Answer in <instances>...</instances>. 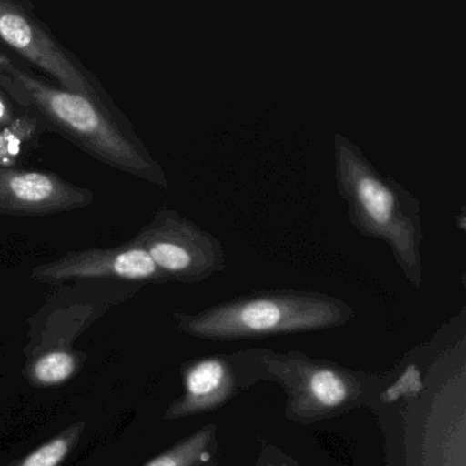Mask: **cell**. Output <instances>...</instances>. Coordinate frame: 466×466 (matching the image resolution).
<instances>
[{
    "label": "cell",
    "instance_id": "6da1fadb",
    "mask_svg": "<svg viewBox=\"0 0 466 466\" xmlns=\"http://www.w3.org/2000/svg\"><path fill=\"white\" fill-rule=\"evenodd\" d=\"M0 86L97 162L160 189L170 187L162 166L116 105L65 91L5 54H0Z\"/></svg>",
    "mask_w": 466,
    "mask_h": 466
},
{
    "label": "cell",
    "instance_id": "7a4b0ae2",
    "mask_svg": "<svg viewBox=\"0 0 466 466\" xmlns=\"http://www.w3.org/2000/svg\"><path fill=\"white\" fill-rule=\"evenodd\" d=\"M335 184L348 206L349 222L365 238L383 241L414 289L424 285L421 203L402 184L383 176L361 147L334 135Z\"/></svg>",
    "mask_w": 466,
    "mask_h": 466
},
{
    "label": "cell",
    "instance_id": "3957f363",
    "mask_svg": "<svg viewBox=\"0 0 466 466\" xmlns=\"http://www.w3.org/2000/svg\"><path fill=\"white\" fill-rule=\"evenodd\" d=\"M356 310L339 297L321 291L277 289L253 291L198 312L174 310L181 334L212 342L263 339L339 329Z\"/></svg>",
    "mask_w": 466,
    "mask_h": 466
},
{
    "label": "cell",
    "instance_id": "277c9868",
    "mask_svg": "<svg viewBox=\"0 0 466 466\" xmlns=\"http://www.w3.org/2000/svg\"><path fill=\"white\" fill-rule=\"evenodd\" d=\"M258 357L264 381L283 389L286 419L296 424H318L370 405L380 384L375 373L299 350L258 349Z\"/></svg>",
    "mask_w": 466,
    "mask_h": 466
},
{
    "label": "cell",
    "instance_id": "5b68a950",
    "mask_svg": "<svg viewBox=\"0 0 466 466\" xmlns=\"http://www.w3.org/2000/svg\"><path fill=\"white\" fill-rule=\"evenodd\" d=\"M0 42L65 91L114 106L99 78L62 45L31 4L0 0Z\"/></svg>",
    "mask_w": 466,
    "mask_h": 466
},
{
    "label": "cell",
    "instance_id": "8992f818",
    "mask_svg": "<svg viewBox=\"0 0 466 466\" xmlns=\"http://www.w3.org/2000/svg\"><path fill=\"white\" fill-rule=\"evenodd\" d=\"M129 242L146 250L170 282L195 285L228 268L219 238L167 207L157 209Z\"/></svg>",
    "mask_w": 466,
    "mask_h": 466
},
{
    "label": "cell",
    "instance_id": "52a82bcc",
    "mask_svg": "<svg viewBox=\"0 0 466 466\" xmlns=\"http://www.w3.org/2000/svg\"><path fill=\"white\" fill-rule=\"evenodd\" d=\"M54 293L28 319L25 357L40 353H77L75 342L113 305L135 297L143 288L118 282L69 283Z\"/></svg>",
    "mask_w": 466,
    "mask_h": 466
},
{
    "label": "cell",
    "instance_id": "ba28073f",
    "mask_svg": "<svg viewBox=\"0 0 466 466\" xmlns=\"http://www.w3.org/2000/svg\"><path fill=\"white\" fill-rule=\"evenodd\" d=\"M182 394L166 409L163 420L177 421L211 413L264 381L258 349L198 357L181 365Z\"/></svg>",
    "mask_w": 466,
    "mask_h": 466
},
{
    "label": "cell",
    "instance_id": "9c48e42d",
    "mask_svg": "<svg viewBox=\"0 0 466 466\" xmlns=\"http://www.w3.org/2000/svg\"><path fill=\"white\" fill-rule=\"evenodd\" d=\"M31 278L48 286L80 282H118L146 288L170 280L157 268L148 253L129 241L113 248L76 250L31 271Z\"/></svg>",
    "mask_w": 466,
    "mask_h": 466
},
{
    "label": "cell",
    "instance_id": "30bf717a",
    "mask_svg": "<svg viewBox=\"0 0 466 466\" xmlns=\"http://www.w3.org/2000/svg\"><path fill=\"white\" fill-rule=\"evenodd\" d=\"M95 195L50 171L0 166V217H48L86 208Z\"/></svg>",
    "mask_w": 466,
    "mask_h": 466
},
{
    "label": "cell",
    "instance_id": "8fae6325",
    "mask_svg": "<svg viewBox=\"0 0 466 466\" xmlns=\"http://www.w3.org/2000/svg\"><path fill=\"white\" fill-rule=\"evenodd\" d=\"M218 424L204 425L173 446L144 463L143 466H207L214 465L218 454Z\"/></svg>",
    "mask_w": 466,
    "mask_h": 466
},
{
    "label": "cell",
    "instance_id": "7c38bea8",
    "mask_svg": "<svg viewBox=\"0 0 466 466\" xmlns=\"http://www.w3.org/2000/svg\"><path fill=\"white\" fill-rule=\"evenodd\" d=\"M86 430V421H75L39 447L12 463V466H62L77 449Z\"/></svg>",
    "mask_w": 466,
    "mask_h": 466
},
{
    "label": "cell",
    "instance_id": "4fadbf2b",
    "mask_svg": "<svg viewBox=\"0 0 466 466\" xmlns=\"http://www.w3.org/2000/svg\"><path fill=\"white\" fill-rule=\"evenodd\" d=\"M255 466H302L296 458L271 441H261Z\"/></svg>",
    "mask_w": 466,
    "mask_h": 466
},
{
    "label": "cell",
    "instance_id": "5bb4252c",
    "mask_svg": "<svg viewBox=\"0 0 466 466\" xmlns=\"http://www.w3.org/2000/svg\"><path fill=\"white\" fill-rule=\"evenodd\" d=\"M465 209H463L462 207V209H461L460 214H458V217H455V225H457L458 228H460L461 231H465Z\"/></svg>",
    "mask_w": 466,
    "mask_h": 466
},
{
    "label": "cell",
    "instance_id": "9a60e30c",
    "mask_svg": "<svg viewBox=\"0 0 466 466\" xmlns=\"http://www.w3.org/2000/svg\"><path fill=\"white\" fill-rule=\"evenodd\" d=\"M212 466H215V465H212Z\"/></svg>",
    "mask_w": 466,
    "mask_h": 466
}]
</instances>
